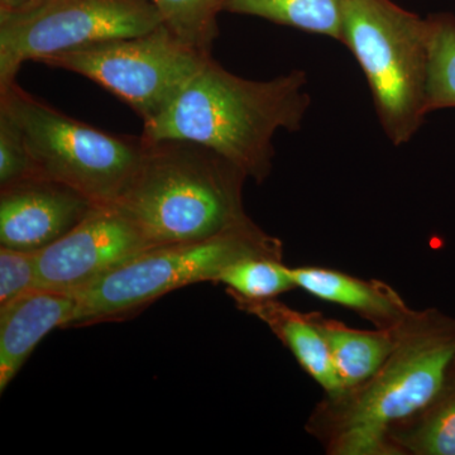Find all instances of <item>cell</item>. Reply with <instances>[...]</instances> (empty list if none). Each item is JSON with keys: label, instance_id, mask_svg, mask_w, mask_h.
<instances>
[{"label": "cell", "instance_id": "6da1fadb", "mask_svg": "<svg viewBox=\"0 0 455 455\" xmlns=\"http://www.w3.org/2000/svg\"><path fill=\"white\" fill-rule=\"evenodd\" d=\"M307 83L301 70L244 79L211 56L172 104L143 125L142 136L199 143L262 182L271 173L277 132L300 131L311 106Z\"/></svg>", "mask_w": 455, "mask_h": 455}, {"label": "cell", "instance_id": "7a4b0ae2", "mask_svg": "<svg viewBox=\"0 0 455 455\" xmlns=\"http://www.w3.org/2000/svg\"><path fill=\"white\" fill-rule=\"evenodd\" d=\"M245 179L235 164L199 143L145 139L139 167L114 205L151 245L202 241L252 221L242 200Z\"/></svg>", "mask_w": 455, "mask_h": 455}, {"label": "cell", "instance_id": "3957f363", "mask_svg": "<svg viewBox=\"0 0 455 455\" xmlns=\"http://www.w3.org/2000/svg\"><path fill=\"white\" fill-rule=\"evenodd\" d=\"M340 44L366 76L386 137L409 143L430 114L427 18L391 0H347Z\"/></svg>", "mask_w": 455, "mask_h": 455}, {"label": "cell", "instance_id": "277c9868", "mask_svg": "<svg viewBox=\"0 0 455 455\" xmlns=\"http://www.w3.org/2000/svg\"><path fill=\"white\" fill-rule=\"evenodd\" d=\"M454 359L453 335L425 329L401 334L381 370L349 391L334 421L331 453H396L391 430L438 398Z\"/></svg>", "mask_w": 455, "mask_h": 455}, {"label": "cell", "instance_id": "5b68a950", "mask_svg": "<svg viewBox=\"0 0 455 455\" xmlns=\"http://www.w3.org/2000/svg\"><path fill=\"white\" fill-rule=\"evenodd\" d=\"M278 250L277 242L252 221L202 241L154 245L73 293L76 309L68 328L125 317L173 290L218 281L236 259L275 257Z\"/></svg>", "mask_w": 455, "mask_h": 455}, {"label": "cell", "instance_id": "8992f818", "mask_svg": "<svg viewBox=\"0 0 455 455\" xmlns=\"http://www.w3.org/2000/svg\"><path fill=\"white\" fill-rule=\"evenodd\" d=\"M0 109L17 122L37 175L62 182L95 205L122 196L139 167L145 139L92 127L33 97L17 82L0 89Z\"/></svg>", "mask_w": 455, "mask_h": 455}, {"label": "cell", "instance_id": "52a82bcc", "mask_svg": "<svg viewBox=\"0 0 455 455\" xmlns=\"http://www.w3.org/2000/svg\"><path fill=\"white\" fill-rule=\"evenodd\" d=\"M211 56L161 25L145 35L44 57L38 64L88 77L130 106L145 125L172 104Z\"/></svg>", "mask_w": 455, "mask_h": 455}, {"label": "cell", "instance_id": "ba28073f", "mask_svg": "<svg viewBox=\"0 0 455 455\" xmlns=\"http://www.w3.org/2000/svg\"><path fill=\"white\" fill-rule=\"evenodd\" d=\"M161 25L149 0H44L28 11L0 14V89L17 82L26 61L145 35Z\"/></svg>", "mask_w": 455, "mask_h": 455}, {"label": "cell", "instance_id": "9c48e42d", "mask_svg": "<svg viewBox=\"0 0 455 455\" xmlns=\"http://www.w3.org/2000/svg\"><path fill=\"white\" fill-rule=\"evenodd\" d=\"M149 247L154 245L122 209L94 205L70 232L37 251L36 289L80 291Z\"/></svg>", "mask_w": 455, "mask_h": 455}, {"label": "cell", "instance_id": "30bf717a", "mask_svg": "<svg viewBox=\"0 0 455 455\" xmlns=\"http://www.w3.org/2000/svg\"><path fill=\"white\" fill-rule=\"evenodd\" d=\"M94 205L75 188L40 175L0 188V244L44 250L76 227Z\"/></svg>", "mask_w": 455, "mask_h": 455}, {"label": "cell", "instance_id": "8fae6325", "mask_svg": "<svg viewBox=\"0 0 455 455\" xmlns=\"http://www.w3.org/2000/svg\"><path fill=\"white\" fill-rule=\"evenodd\" d=\"M76 309L73 293L29 290L0 305V392L20 372L38 343L56 328H68Z\"/></svg>", "mask_w": 455, "mask_h": 455}, {"label": "cell", "instance_id": "7c38bea8", "mask_svg": "<svg viewBox=\"0 0 455 455\" xmlns=\"http://www.w3.org/2000/svg\"><path fill=\"white\" fill-rule=\"evenodd\" d=\"M239 301L245 309L265 320L277 337L289 347L299 364L331 397L340 398L346 395L337 371H335L331 348L324 334L315 320L307 319L283 305L271 300Z\"/></svg>", "mask_w": 455, "mask_h": 455}, {"label": "cell", "instance_id": "4fadbf2b", "mask_svg": "<svg viewBox=\"0 0 455 455\" xmlns=\"http://www.w3.org/2000/svg\"><path fill=\"white\" fill-rule=\"evenodd\" d=\"M296 287L323 301L333 302L358 311L379 322L401 319L405 313L403 302L391 290L374 286L333 269L320 267L290 268Z\"/></svg>", "mask_w": 455, "mask_h": 455}, {"label": "cell", "instance_id": "5bb4252c", "mask_svg": "<svg viewBox=\"0 0 455 455\" xmlns=\"http://www.w3.org/2000/svg\"><path fill=\"white\" fill-rule=\"evenodd\" d=\"M315 322L328 341L335 371L346 394L381 370L401 337L392 331H355L328 320Z\"/></svg>", "mask_w": 455, "mask_h": 455}, {"label": "cell", "instance_id": "9a60e30c", "mask_svg": "<svg viewBox=\"0 0 455 455\" xmlns=\"http://www.w3.org/2000/svg\"><path fill=\"white\" fill-rule=\"evenodd\" d=\"M347 0H228L226 12L341 41Z\"/></svg>", "mask_w": 455, "mask_h": 455}, {"label": "cell", "instance_id": "2e32d148", "mask_svg": "<svg viewBox=\"0 0 455 455\" xmlns=\"http://www.w3.org/2000/svg\"><path fill=\"white\" fill-rule=\"evenodd\" d=\"M163 25L190 46L212 53L220 36L218 17L226 12L228 0H149Z\"/></svg>", "mask_w": 455, "mask_h": 455}, {"label": "cell", "instance_id": "e0dca14e", "mask_svg": "<svg viewBox=\"0 0 455 455\" xmlns=\"http://www.w3.org/2000/svg\"><path fill=\"white\" fill-rule=\"evenodd\" d=\"M218 281L235 292L236 299L248 301L271 300L296 287L290 268L266 254L235 260L220 272Z\"/></svg>", "mask_w": 455, "mask_h": 455}, {"label": "cell", "instance_id": "ac0fdd59", "mask_svg": "<svg viewBox=\"0 0 455 455\" xmlns=\"http://www.w3.org/2000/svg\"><path fill=\"white\" fill-rule=\"evenodd\" d=\"M427 20L429 82L427 109L455 108V17L431 14Z\"/></svg>", "mask_w": 455, "mask_h": 455}, {"label": "cell", "instance_id": "d6986e66", "mask_svg": "<svg viewBox=\"0 0 455 455\" xmlns=\"http://www.w3.org/2000/svg\"><path fill=\"white\" fill-rule=\"evenodd\" d=\"M401 442L421 455H455V395L433 410Z\"/></svg>", "mask_w": 455, "mask_h": 455}, {"label": "cell", "instance_id": "ffe728a7", "mask_svg": "<svg viewBox=\"0 0 455 455\" xmlns=\"http://www.w3.org/2000/svg\"><path fill=\"white\" fill-rule=\"evenodd\" d=\"M37 176L25 137L17 122L0 109V188Z\"/></svg>", "mask_w": 455, "mask_h": 455}, {"label": "cell", "instance_id": "44dd1931", "mask_svg": "<svg viewBox=\"0 0 455 455\" xmlns=\"http://www.w3.org/2000/svg\"><path fill=\"white\" fill-rule=\"evenodd\" d=\"M37 287V251L0 248V305Z\"/></svg>", "mask_w": 455, "mask_h": 455}, {"label": "cell", "instance_id": "7402d4cb", "mask_svg": "<svg viewBox=\"0 0 455 455\" xmlns=\"http://www.w3.org/2000/svg\"><path fill=\"white\" fill-rule=\"evenodd\" d=\"M44 0H0V14L20 13L28 11Z\"/></svg>", "mask_w": 455, "mask_h": 455}]
</instances>
